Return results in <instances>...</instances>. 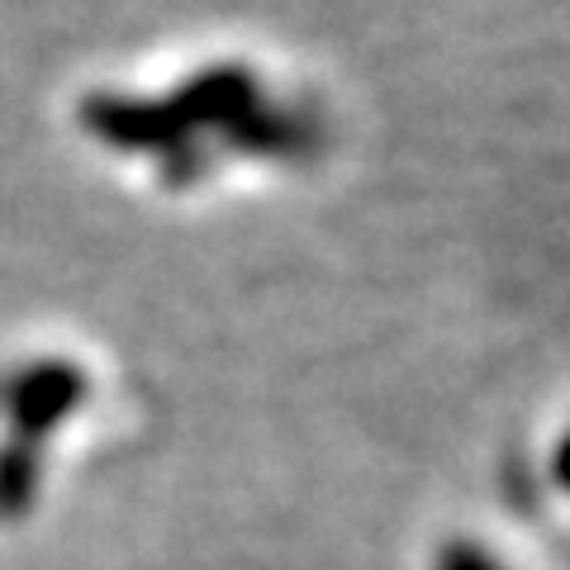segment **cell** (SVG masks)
Returning <instances> with one entry per match:
<instances>
[{
  "label": "cell",
  "mask_w": 570,
  "mask_h": 570,
  "mask_svg": "<svg viewBox=\"0 0 570 570\" xmlns=\"http://www.w3.org/2000/svg\"><path fill=\"white\" fill-rule=\"evenodd\" d=\"M81 371L71 366H29L24 376H14L6 385V404L20 428V442H33L48 428H58L62 414L81 400Z\"/></svg>",
  "instance_id": "6da1fadb"
},
{
  "label": "cell",
  "mask_w": 570,
  "mask_h": 570,
  "mask_svg": "<svg viewBox=\"0 0 570 570\" xmlns=\"http://www.w3.org/2000/svg\"><path fill=\"white\" fill-rule=\"evenodd\" d=\"M33 490H39V456L29 442H14L0 456V513H24Z\"/></svg>",
  "instance_id": "7a4b0ae2"
},
{
  "label": "cell",
  "mask_w": 570,
  "mask_h": 570,
  "mask_svg": "<svg viewBox=\"0 0 570 570\" xmlns=\"http://www.w3.org/2000/svg\"><path fill=\"white\" fill-rule=\"evenodd\" d=\"M438 570H509V566L475 542H448L438 551Z\"/></svg>",
  "instance_id": "3957f363"
},
{
  "label": "cell",
  "mask_w": 570,
  "mask_h": 570,
  "mask_svg": "<svg viewBox=\"0 0 570 570\" xmlns=\"http://www.w3.org/2000/svg\"><path fill=\"white\" fill-rule=\"evenodd\" d=\"M551 471H557V485H561V490H570V438L557 448V461H551Z\"/></svg>",
  "instance_id": "277c9868"
}]
</instances>
